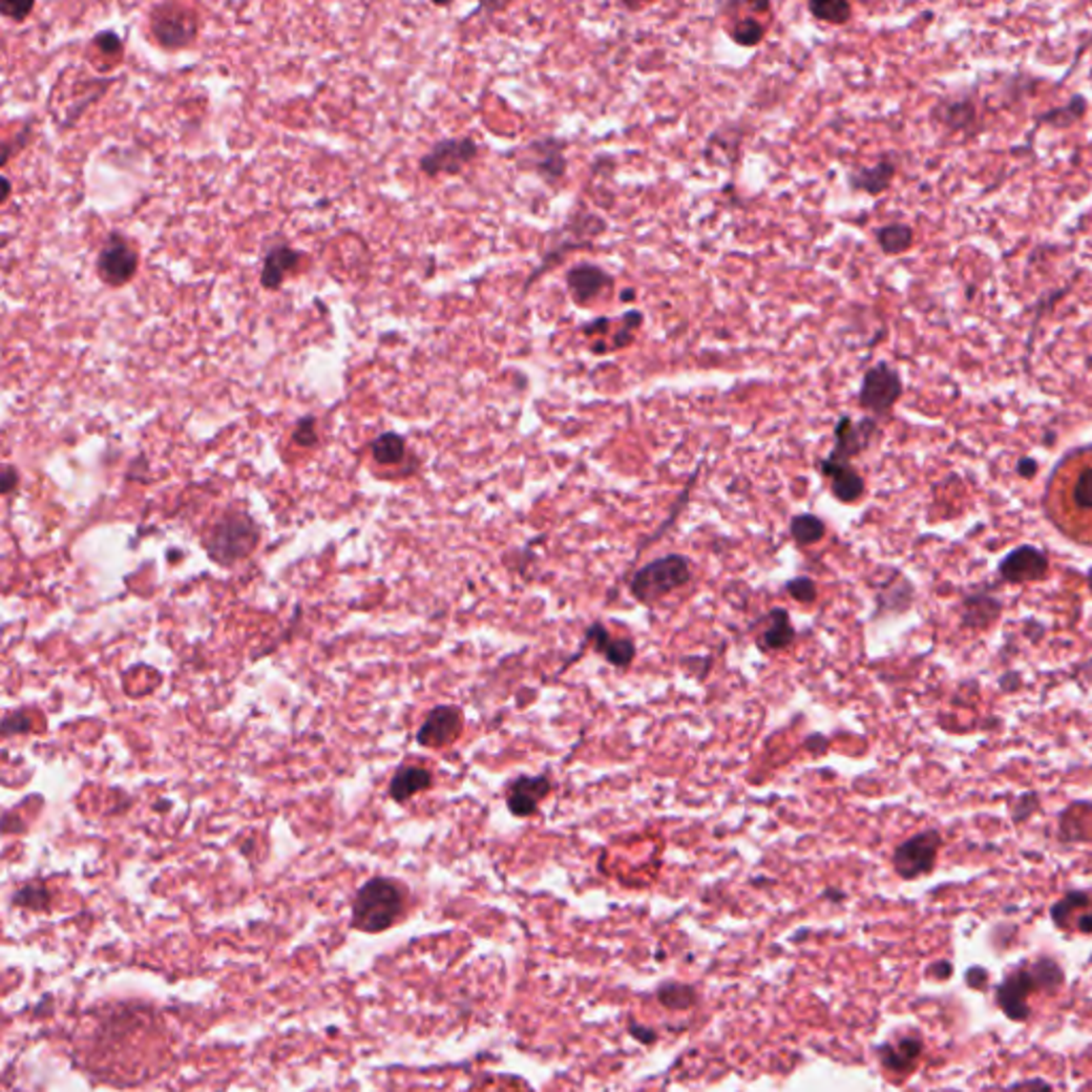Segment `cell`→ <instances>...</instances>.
I'll list each match as a JSON object with an SVG mask.
<instances>
[{"label": "cell", "mask_w": 1092, "mask_h": 1092, "mask_svg": "<svg viewBox=\"0 0 1092 1092\" xmlns=\"http://www.w3.org/2000/svg\"><path fill=\"white\" fill-rule=\"evenodd\" d=\"M478 157V143L472 136H454L433 145L421 158V171L425 176H457Z\"/></svg>", "instance_id": "obj_8"}, {"label": "cell", "mask_w": 1092, "mask_h": 1092, "mask_svg": "<svg viewBox=\"0 0 1092 1092\" xmlns=\"http://www.w3.org/2000/svg\"><path fill=\"white\" fill-rule=\"evenodd\" d=\"M136 265H139V257H136L133 245L124 238H117V235H112V238L107 240L96 259L98 276H101L109 286L126 284V282L135 276Z\"/></svg>", "instance_id": "obj_13"}, {"label": "cell", "mask_w": 1092, "mask_h": 1092, "mask_svg": "<svg viewBox=\"0 0 1092 1092\" xmlns=\"http://www.w3.org/2000/svg\"><path fill=\"white\" fill-rule=\"evenodd\" d=\"M786 589H788V594L800 604H813L817 599V585L807 577H798L794 580H789Z\"/></svg>", "instance_id": "obj_36"}, {"label": "cell", "mask_w": 1092, "mask_h": 1092, "mask_svg": "<svg viewBox=\"0 0 1092 1092\" xmlns=\"http://www.w3.org/2000/svg\"><path fill=\"white\" fill-rule=\"evenodd\" d=\"M566 141L555 135L538 136L532 139L527 145V158H530V169L538 176L544 184L557 188L568 173V157H566Z\"/></svg>", "instance_id": "obj_9"}, {"label": "cell", "mask_w": 1092, "mask_h": 1092, "mask_svg": "<svg viewBox=\"0 0 1092 1092\" xmlns=\"http://www.w3.org/2000/svg\"><path fill=\"white\" fill-rule=\"evenodd\" d=\"M604 231H606V222L602 220V218L591 214V212H577L575 216L570 218L568 224L563 226L561 238L555 240L551 248L546 250L540 267H536L532 271V276L527 278L525 290L530 288L536 280H540L546 271L557 267L570 252L587 248V245L596 238H599V235H602Z\"/></svg>", "instance_id": "obj_4"}, {"label": "cell", "mask_w": 1092, "mask_h": 1092, "mask_svg": "<svg viewBox=\"0 0 1092 1092\" xmlns=\"http://www.w3.org/2000/svg\"><path fill=\"white\" fill-rule=\"evenodd\" d=\"M1037 988V981L1028 967L1016 969L1014 973L1000 981L997 988V1003L1009 1020L1024 1022L1031 1018V1007H1028V998H1031Z\"/></svg>", "instance_id": "obj_11"}, {"label": "cell", "mask_w": 1092, "mask_h": 1092, "mask_svg": "<svg viewBox=\"0 0 1092 1092\" xmlns=\"http://www.w3.org/2000/svg\"><path fill=\"white\" fill-rule=\"evenodd\" d=\"M13 903L29 909H45L50 903V892L41 884H29L13 894Z\"/></svg>", "instance_id": "obj_35"}, {"label": "cell", "mask_w": 1092, "mask_h": 1092, "mask_svg": "<svg viewBox=\"0 0 1092 1092\" xmlns=\"http://www.w3.org/2000/svg\"><path fill=\"white\" fill-rule=\"evenodd\" d=\"M551 789L553 784L544 775L540 777L521 775L513 781L511 788H508L506 796L508 811L516 817H532L538 811L542 800L551 794Z\"/></svg>", "instance_id": "obj_16"}, {"label": "cell", "mask_w": 1092, "mask_h": 1092, "mask_svg": "<svg viewBox=\"0 0 1092 1092\" xmlns=\"http://www.w3.org/2000/svg\"><path fill=\"white\" fill-rule=\"evenodd\" d=\"M1018 474L1026 476V478H1033L1037 474V461L1035 459H1020V463H1018Z\"/></svg>", "instance_id": "obj_44"}, {"label": "cell", "mask_w": 1092, "mask_h": 1092, "mask_svg": "<svg viewBox=\"0 0 1092 1092\" xmlns=\"http://www.w3.org/2000/svg\"><path fill=\"white\" fill-rule=\"evenodd\" d=\"M941 836L934 830H926L912 836V839L898 845L894 855H892V864L898 877L903 879H917L931 872L936 862V851H939Z\"/></svg>", "instance_id": "obj_7"}, {"label": "cell", "mask_w": 1092, "mask_h": 1092, "mask_svg": "<svg viewBox=\"0 0 1092 1092\" xmlns=\"http://www.w3.org/2000/svg\"><path fill=\"white\" fill-rule=\"evenodd\" d=\"M566 286L577 305H589L598 302L615 286V278L596 262H578L566 273Z\"/></svg>", "instance_id": "obj_14"}, {"label": "cell", "mask_w": 1092, "mask_h": 1092, "mask_svg": "<svg viewBox=\"0 0 1092 1092\" xmlns=\"http://www.w3.org/2000/svg\"><path fill=\"white\" fill-rule=\"evenodd\" d=\"M371 454L380 466H395L406 457V440L393 431L382 433L371 442Z\"/></svg>", "instance_id": "obj_27"}, {"label": "cell", "mask_w": 1092, "mask_h": 1092, "mask_svg": "<svg viewBox=\"0 0 1092 1092\" xmlns=\"http://www.w3.org/2000/svg\"><path fill=\"white\" fill-rule=\"evenodd\" d=\"M1048 572V557L1033 546H1022L1007 555L1000 563V575L1009 582H1028L1041 578Z\"/></svg>", "instance_id": "obj_18"}, {"label": "cell", "mask_w": 1092, "mask_h": 1092, "mask_svg": "<svg viewBox=\"0 0 1092 1092\" xmlns=\"http://www.w3.org/2000/svg\"><path fill=\"white\" fill-rule=\"evenodd\" d=\"M463 715L457 706H435L416 734L423 747H444L461 734Z\"/></svg>", "instance_id": "obj_15"}, {"label": "cell", "mask_w": 1092, "mask_h": 1092, "mask_svg": "<svg viewBox=\"0 0 1092 1092\" xmlns=\"http://www.w3.org/2000/svg\"><path fill=\"white\" fill-rule=\"evenodd\" d=\"M259 542V530L245 514H229L218 523L207 538V551L216 561L231 563L248 555Z\"/></svg>", "instance_id": "obj_6"}, {"label": "cell", "mask_w": 1092, "mask_h": 1092, "mask_svg": "<svg viewBox=\"0 0 1092 1092\" xmlns=\"http://www.w3.org/2000/svg\"><path fill=\"white\" fill-rule=\"evenodd\" d=\"M640 326H642V314L639 312V309H630V312H625L621 318V325H619V329L613 338L611 352L630 346L636 338V331H639Z\"/></svg>", "instance_id": "obj_33"}, {"label": "cell", "mask_w": 1092, "mask_h": 1092, "mask_svg": "<svg viewBox=\"0 0 1092 1092\" xmlns=\"http://www.w3.org/2000/svg\"><path fill=\"white\" fill-rule=\"evenodd\" d=\"M152 32L162 48L179 50L193 43L197 34L195 15H188L184 9L162 5L152 11Z\"/></svg>", "instance_id": "obj_12"}, {"label": "cell", "mask_w": 1092, "mask_h": 1092, "mask_svg": "<svg viewBox=\"0 0 1092 1092\" xmlns=\"http://www.w3.org/2000/svg\"><path fill=\"white\" fill-rule=\"evenodd\" d=\"M941 109H945L941 122L948 124L954 131L964 129V126L971 124L973 117H976V109L971 107V101H954L948 105H941Z\"/></svg>", "instance_id": "obj_34"}, {"label": "cell", "mask_w": 1092, "mask_h": 1092, "mask_svg": "<svg viewBox=\"0 0 1092 1092\" xmlns=\"http://www.w3.org/2000/svg\"><path fill=\"white\" fill-rule=\"evenodd\" d=\"M691 580L689 559L685 555L670 553L666 557L655 559L642 566L632 577L630 591L642 604H655L658 599L666 598L672 591L687 585Z\"/></svg>", "instance_id": "obj_3"}, {"label": "cell", "mask_w": 1092, "mask_h": 1092, "mask_svg": "<svg viewBox=\"0 0 1092 1092\" xmlns=\"http://www.w3.org/2000/svg\"><path fill=\"white\" fill-rule=\"evenodd\" d=\"M611 329H613L611 318H596V321H591L585 326H580V331L589 335V338L591 335H606Z\"/></svg>", "instance_id": "obj_40"}, {"label": "cell", "mask_w": 1092, "mask_h": 1092, "mask_svg": "<svg viewBox=\"0 0 1092 1092\" xmlns=\"http://www.w3.org/2000/svg\"><path fill=\"white\" fill-rule=\"evenodd\" d=\"M1090 591H1092V570H1090Z\"/></svg>", "instance_id": "obj_46"}, {"label": "cell", "mask_w": 1092, "mask_h": 1092, "mask_svg": "<svg viewBox=\"0 0 1092 1092\" xmlns=\"http://www.w3.org/2000/svg\"><path fill=\"white\" fill-rule=\"evenodd\" d=\"M431 784L433 777L430 770L421 766H406L402 770H397V775L390 781L388 796L397 800V803H406L408 798H412L418 791L430 789Z\"/></svg>", "instance_id": "obj_24"}, {"label": "cell", "mask_w": 1092, "mask_h": 1092, "mask_svg": "<svg viewBox=\"0 0 1092 1092\" xmlns=\"http://www.w3.org/2000/svg\"><path fill=\"white\" fill-rule=\"evenodd\" d=\"M587 640L594 642V649L617 668H627L636 658V647L630 639H611L606 627L599 623L589 627Z\"/></svg>", "instance_id": "obj_19"}, {"label": "cell", "mask_w": 1092, "mask_h": 1092, "mask_svg": "<svg viewBox=\"0 0 1092 1092\" xmlns=\"http://www.w3.org/2000/svg\"><path fill=\"white\" fill-rule=\"evenodd\" d=\"M877 435V418L864 416L862 421H853L851 416L843 414L834 427V446L828 452V457L834 461L851 463L853 457H858L871 446L872 438Z\"/></svg>", "instance_id": "obj_10"}, {"label": "cell", "mask_w": 1092, "mask_h": 1092, "mask_svg": "<svg viewBox=\"0 0 1092 1092\" xmlns=\"http://www.w3.org/2000/svg\"><path fill=\"white\" fill-rule=\"evenodd\" d=\"M732 41L741 48H755L766 36V26H764L758 17H741L739 22L732 26L730 31Z\"/></svg>", "instance_id": "obj_31"}, {"label": "cell", "mask_w": 1092, "mask_h": 1092, "mask_svg": "<svg viewBox=\"0 0 1092 1092\" xmlns=\"http://www.w3.org/2000/svg\"><path fill=\"white\" fill-rule=\"evenodd\" d=\"M905 393L903 378L898 371L886 361H879L877 366L869 368L862 376L858 404L862 410L871 412L872 418L888 416L892 412L900 397Z\"/></svg>", "instance_id": "obj_5"}, {"label": "cell", "mask_w": 1092, "mask_h": 1092, "mask_svg": "<svg viewBox=\"0 0 1092 1092\" xmlns=\"http://www.w3.org/2000/svg\"><path fill=\"white\" fill-rule=\"evenodd\" d=\"M299 259H302V254L293 248H288V245H278V248H273L267 254L265 265H262L261 284L269 290L280 288L282 282L286 278V273L297 267Z\"/></svg>", "instance_id": "obj_22"}, {"label": "cell", "mask_w": 1092, "mask_h": 1092, "mask_svg": "<svg viewBox=\"0 0 1092 1092\" xmlns=\"http://www.w3.org/2000/svg\"><path fill=\"white\" fill-rule=\"evenodd\" d=\"M1086 109H1088L1086 98L1078 94V96H1073L1064 107H1054V109H1050L1048 114L1040 116V124H1050V126H1059V129H1064V126L1076 124L1080 117L1086 114Z\"/></svg>", "instance_id": "obj_30"}, {"label": "cell", "mask_w": 1092, "mask_h": 1092, "mask_svg": "<svg viewBox=\"0 0 1092 1092\" xmlns=\"http://www.w3.org/2000/svg\"><path fill=\"white\" fill-rule=\"evenodd\" d=\"M293 440L299 446H314L318 435H316V421L314 416H305L302 421L297 423V430L293 431Z\"/></svg>", "instance_id": "obj_37"}, {"label": "cell", "mask_w": 1092, "mask_h": 1092, "mask_svg": "<svg viewBox=\"0 0 1092 1092\" xmlns=\"http://www.w3.org/2000/svg\"><path fill=\"white\" fill-rule=\"evenodd\" d=\"M1007 1092H1052V1086L1045 1080L1033 1078L1020 1082V1084H1014L1012 1088H1007Z\"/></svg>", "instance_id": "obj_38"}, {"label": "cell", "mask_w": 1092, "mask_h": 1092, "mask_svg": "<svg viewBox=\"0 0 1092 1092\" xmlns=\"http://www.w3.org/2000/svg\"><path fill=\"white\" fill-rule=\"evenodd\" d=\"M789 534H791V538H794V542L800 546L815 544L826 536V525H824L822 518L815 516V514H798V516L791 518Z\"/></svg>", "instance_id": "obj_29"}, {"label": "cell", "mask_w": 1092, "mask_h": 1092, "mask_svg": "<svg viewBox=\"0 0 1092 1092\" xmlns=\"http://www.w3.org/2000/svg\"><path fill=\"white\" fill-rule=\"evenodd\" d=\"M3 11H5V15L13 17V20H24V17L32 11V3H26V5L7 3V5L3 7Z\"/></svg>", "instance_id": "obj_42"}, {"label": "cell", "mask_w": 1092, "mask_h": 1092, "mask_svg": "<svg viewBox=\"0 0 1092 1092\" xmlns=\"http://www.w3.org/2000/svg\"><path fill=\"white\" fill-rule=\"evenodd\" d=\"M15 485H17V472L11 466H7L3 472V494H11Z\"/></svg>", "instance_id": "obj_43"}, {"label": "cell", "mask_w": 1092, "mask_h": 1092, "mask_svg": "<svg viewBox=\"0 0 1092 1092\" xmlns=\"http://www.w3.org/2000/svg\"><path fill=\"white\" fill-rule=\"evenodd\" d=\"M964 979H967V986L976 988V990H984L988 986V973H986V969H981V967L969 969Z\"/></svg>", "instance_id": "obj_41"}, {"label": "cell", "mask_w": 1092, "mask_h": 1092, "mask_svg": "<svg viewBox=\"0 0 1092 1092\" xmlns=\"http://www.w3.org/2000/svg\"><path fill=\"white\" fill-rule=\"evenodd\" d=\"M402 912V888L387 877H374L357 892L352 905V928L363 933H382L397 922Z\"/></svg>", "instance_id": "obj_2"}, {"label": "cell", "mask_w": 1092, "mask_h": 1092, "mask_svg": "<svg viewBox=\"0 0 1092 1092\" xmlns=\"http://www.w3.org/2000/svg\"><path fill=\"white\" fill-rule=\"evenodd\" d=\"M875 240L886 257H898L914 245V229L905 222L884 224L875 231Z\"/></svg>", "instance_id": "obj_26"}, {"label": "cell", "mask_w": 1092, "mask_h": 1092, "mask_svg": "<svg viewBox=\"0 0 1092 1092\" xmlns=\"http://www.w3.org/2000/svg\"><path fill=\"white\" fill-rule=\"evenodd\" d=\"M1050 514L1071 540L1092 544V461L1080 463L1060 482V491L1052 489Z\"/></svg>", "instance_id": "obj_1"}, {"label": "cell", "mask_w": 1092, "mask_h": 1092, "mask_svg": "<svg viewBox=\"0 0 1092 1092\" xmlns=\"http://www.w3.org/2000/svg\"><path fill=\"white\" fill-rule=\"evenodd\" d=\"M1028 969H1031L1033 977H1035V981H1037V988H1040V990L1054 992V990H1059V988L1064 984V973H1062V969H1060L1059 964L1054 962L1052 958H1040V960H1035Z\"/></svg>", "instance_id": "obj_32"}, {"label": "cell", "mask_w": 1092, "mask_h": 1092, "mask_svg": "<svg viewBox=\"0 0 1092 1092\" xmlns=\"http://www.w3.org/2000/svg\"><path fill=\"white\" fill-rule=\"evenodd\" d=\"M94 43H96L98 48H101L105 53H117V52L122 50V41L117 39V36H116L114 32H101V34H96Z\"/></svg>", "instance_id": "obj_39"}, {"label": "cell", "mask_w": 1092, "mask_h": 1092, "mask_svg": "<svg viewBox=\"0 0 1092 1092\" xmlns=\"http://www.w3.org/2000/svg\"><path fill=\"white\" fill-rule=\"evenodd\" d=\"M922 1054V1041L914 1040V1037H905L896 1043H884L879 1048V1060L890 1073H905L912 1071Z\"/></svg>", "instance_id": "obj_21"}, {"label": "cell", "mask_w": 1092, "mask_h": 1092, "mask_svg": "<svg viewBox=\"0 0 1092 1092\" xmlns=\"http://www.w3.org/2000/svg\"><path fill=\"white\" fill-rule=\"evenodd\" d=\"M894 176H896L894 160L884 158L872 167L853 169L848 176V181L853 190H860V193L877 197V195H884L886 190L892 186Z\"/></svg>", "instance_id": "obj_20"}, {"label": "cell", "mask_w": 1092, "mask_h": 1092, "mask_svg": "<svg viewBox=\"0 0 1092 1092\" xmlns=\"http://www.w3.org/2000/svg\"><path fill=\"white\" fill-rule=\"evenodd\" d=\"M807 9L815 20L828 22L832 26L848 24L853 15V7L850 3H845V0H813V3H808Z\"/></svg>", "instance_id": "obj_28"}, {"label": "cell", "mask_w": 1092, "mask_h": 1092, "mask_svg": "<svg viewBox=\"0 0 1092 1092\" xmlns=\"http://www.w3.org/2000/svg\"><path fill=\"white\" fill-rule=\"evenodd\" d=\"M621 299H625V302H632V299H634V293H625V295L621 293Z\"/></svg>", "instance_id": "obj_45"}, {"label": "cell", "mask_w": 1092, "mask_h": 1092, "mask_svg": "<svg viewBox=\"0 0 1092 1092\" xmlns=\"http://www.w3.org/2000/svg\"><path fill=\"white\" fill-rule=\"evenodd\" d=\"M1092 909V900L1084 892H1073V894L1064 896L1062 900H1059L1057 905L1052 907V920L1062 931H1069V928H1076L1080 917L1088 914Z\"/></svg>", "instance_id": "obj_25"}, {"label": "cell", "mask_w": 1092, "mask_h": 1092, "mask_svg": "<svg viewBox=\"0 0 1092 1092\" xmlns=\"http://www.w3.org/2000/svg\"><path fill=\"white\" fill-rule=\"evenodd\" d=\"M766 627H764V632L760 634L758 644L762 651H784L788 647H791V642L796 639V630L791 627L789 623V615L784 608H777V611H772L766 619Z\"/></svg>", "instance_id": "obj_23"}, {"label": "cell", "mask_w": 1092, "mask_h": 1092, "mask_svg": "<svg viewBox=\"0 0 1092 1092\" xmlns=\"http://www.w3.org/2000/svg\"><path fill=\"white\" fill-rule=\"evenodd\" d=\"M819 472L830 480V491L839 502L853 504L864 495V478L853 470L851 463L826 457L819 461Z\"/></svg>", "instance_id": "obj_17"}]
</instances>
